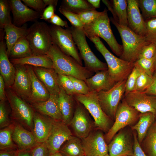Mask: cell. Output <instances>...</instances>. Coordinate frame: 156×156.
Listing matches in <instances>:
<instances>
[{
    "instance_id": "cell-1",
    "label": "cell",
    "mask_w": 156,
    "mask_h": 156,
    "mask_svg": "<svg viewBox=\"0 0 156 156\" xmlns=\"http://www.w3.org/2000/svg\"><path fill=\"white\" fill-rule=\"evenodd\" d=\"M46 55L52 61L53 68L58 74L72 76L83 81L94 75V73L80 64L73 57L64 54L54 44Z\"/></svg>"
},
{
    "instance_id": "cell-2",
    "label": "cell",
    "mask_w": 156,
    "mask_h": 156,
    "mask_svg": "<svg viewBox=\"0 0 156 156\" xmlns=\"http://www.w3.org/2000/svg\"><path fill=\"white\" fill-rule=\"evenodd\" d=\"M110 19L117 28L122 40L123 51L120 58L134 63L144 47L150 43L146 41L145 36L136 34L127 26L119 24L113 17Z\"/></svg>"
},
{
    "instance_id": "cell-3",
    "label": "cell",
    "mask_w": 156,
    "mask_h": 156,
    "mask_svg": "<svg viewBox=\"0 0 156 156\" xmlns=\"http://www.w3.org/2000/svg\"><path fill=\"white\" fill-rule=\"evenodd\" d=\"M108 10L105 8L102 14L91 23L84 26L83 30L86 36H96L103 39L112 51L120 57L123 51L122 45L117 42L112 30Z\"/></svg>"
},
{
    "instance_id": "cell-4",
    "label": "cell",
    "mask_w": 156,
    "mask_h": 156,
    "mask_svg": "<svg viewBox=\"0 0 156 156\" xmlns=\"http://www.w3.org/2000/svg\"><path fill=\"white\" fill-rule=\"evenodd\" d=\"M94 44L97 50L105 58L109 73L117 83L127 79L134 67V63L129 62L119 58L111 53L96 36L88 37Z\"/></svg>"
},
{
    "instance_id": "cell-5",
    "label": "cell",
    "mask_w": 156,
    "mask_h": 156,
    "mask_svg": "<svg viewBox=\"0 0 156 156\" xmlns=\"http://www.w3.org/2000/svg\"><path fill=\"white\" fill-rule=\"evenodd\" d=\"M33 55H46L53 44L49 26L36 21L28 28L26 36Z\"/></svg>"
},
{
    "instance_id": "cell-6",
    "label": "cell",
    "mask_w": 156,
    "mask_h": 156,
    "mask_svg": "<svg viewBox=\"0 0 156 156\" xmlns=\"http://www.w3.org/2000/svg\"><path fill=\"white\" fill-rule=\"evenodd\" d=\"M70 28L74 40L79 51L81 57L84 61L85 67L94 73L108 70L107 64L100 60L91 50L83 29L73 26Z\"/></svg>"
},
{
    "instance_id": "cell-7",
    "label": "cell",
    "mask_w": 156,
    "mask_h": 156,
    "mask_svg": "<svg viewBox=\"0 0 156 156\" xmlns=\"http://www.w3.org/2000/svg\"><path fill=\"white\" fill-rule=\"evenodd\" d=\"M75 100L82 104L91 114L94 125L99 129L108 132L110 128L111 119L103 112L99 104L97 92L91 91L86 94H75Z\"/></svg>"
},
{
    "instance_id": "cell-8",
    "label": "cell",
    "mask_w": 156,
    "mask_h": 156,
    "mask_svg": "<svg viewBox=\"0 0 156 156\" xmlns=\"http://www.w3.org/2000/svg\"><path fill=\"white\" fill-rule=\"evenodd\" d=\"M49 27L52 44L56 45L64 54L73 57L83 66L82 59L70 27L64 29L52 24Z\"/></svg>"
},
{
    "instance_id": "cell-9",
    "label": "cell",
    "mask_w": 156,
    "mask_h": 156,
    "mask_svg": "<svg viewBox=\"0 0 156 156\" xmlns=\"http://www.w3.org/2000/svg\"><path fill=\"white\" fill-rule=\"evenodd\" d=\"M5 92L13 118L30 129L32 132L35 113L33 108L18 96L10 88H7Z\"/></svg>"
},
{
    "instance_id": "cell-10",
    "label": "cell",
    "mask_w": 156,
    "mask_h": 156,
    "mask_svg": "<svg viewBox=\"0 0 156 156\" xmlns=\"http://www.w3.org/2000/svg\"><path fill=\"white\" fill-rule=\"evenodd\" d=\"M126 80L118 82L111 89L97 93L100 105L110 119H115L116 109L125 90Z\"/></svg>"
},
{
    "instance_id": "cell-11",
    "label": "cell",
    "mask_w": 156,
    "mask_h": 156,
    "mask_svg": "<svg viewBox=\"0 0 156 156\" xmlns=\"http://www.w3.org/2000/svg\"><path fill=\"white\" fill-rule=\"evenodd\" d=\"M139 112L129 106L124 98L116 109L115 122L105 135L107 141H111L120 130L135 122L139 117Z\"/></svg>"
},
{
    "instance_id": "cell-12",
    "label": "cell",
    "mask_w": 156,
    "mask_h": 156,
    "mask_svg": "<svg viewBox=\"0 0 156 156\" xmlns=\"http://www.w3.org/2000/svg\"><path fill=\"white\" fill-rule=\"evenodd\" d=\"M127 103L141 113L150 112L156 116V96L144 92L132 91L124 94Z\"/></svg>"
},
{
    "instance_id": "cell-13",
    "label": "cell",
    "mask_w": 156,
    "mask_h": 156,
    "mask_svg": "<svg viewBox=\"0 0 156 156\" xmlns=\"http://www.w3.org/2000/svg\"><path fill=\"white\" fill-rule=\"evenodd\" d=\"M72 136L67 124L63 121L55 120L51 133L45 142L50 154L58 152L63 144Z\"/></svg>"
},
{
    "instance_id": "cell-14",
    "label": "cell",
    "mask_w": 156,
    "mask_h": 156,
    "mask_svg": "<svg viewBox=\"0 0 156 156\" xmlns=\"http://www.w3.org/2000/svg\"><path fill=\"white\" fill-rule=\"evenodd\" d=\"M81 141L86 156H103L108 154V146L101 131L91 132Z\"/></svg>"
},
{
    "instance_id": "cell-15",
    "label": "cell",
    "mask_w": 156,
    "mask_h": 156,
    "mask_svg": "<svg viewBox=\"0 0 156 156\" xmlns=\"http://www.w3.org/2000/svg\"><path fill=\"white\" fill-rule=\"evenodd\" d=\"M14 65L15 76L10 88L18 96L28 102L31 94V83L25 65Z\"/></svg>"
},
{
    "instance_id": "cell-16",
    "label": "cell",
    "mask_w": 156,
    "mask_h": 156,
    "mask_svg": "<svg viewBox=\"0 0 156 156\" xmlns=\"http://www.w3.org/2000/svg\"><path fill=\"white\" fill-rule=\"evenodd\" d=\"M13 19V24L20 27L28 22L36 21L40 16V14L29 8L21 0H9Z\"/></svg>"
},
{
    "instance_id": "cell-17",
    "label": "cell",
    "mask_w": 156,
    "mask_h": 156,
    "mask_svg": "<svg viewBox=\"0 0 156 156\" xmlns=\"http://www.w3.org/2000/svg\"><path fill=\"white\" fill-rule=\"evenodd\" d=\"M77 101L73 116L69 124L77 137L82 139L91 132L92 125L85 109Z\"/></svg>"
},
{
    "instance_id": "cell-18",
    "label": "cell",
    "mask_w": 156,
    "mask_h": 156,
    "mask_svg": "<svg viewBox=\"0 0 156 156\" xmlns=\"http://www.w3.org/2000/svg\"><path fill=\"white\" fill-rule=\"evenodd\" d=\"M128 27L136 34L145 36L146 31L145 21L141 13L138 0H127Z\"/></svg>"
},
{
    "instance_id": "cell-19",
    "label": "cell",
    "mask_w": 156,
    "mask_h": 156,
    "mask_svg": "<svg viewBox=\"0 0 156 156\" xmlns=\"http://www.w3.org/2000/svg\"><path fill=\"white\" fill-rule=\"evenodd\" d=\"M55 120L38 112H35L32 132L39 143L45 142L49 137Z\"/></svg>"
},
{
    "instance_id": "cell-20",
    "label": "cell",
    "mask_w": 156,
    "mask_h": 156,
    "mask_svg": "<svg viewBox=\"0 0 156 156\" xmlns=\"http://www.w3.org/2000/svg\"><path fill=\"white\" fill-rule=\"evenodd\" d=\"M12 137L18 150H31L40 143L36 140L32 132L18 123L12 124Z\"/></svg>"
},
{
    "instance_id": "cell-21",
    "label": "cell",
    "mask_w": 156,
    "mask_h": 156,
    "mask_svg": "<svg viewBox=\"0 0 156 156\" xmlns=\"http://www.w3.org/2000/svg\"><path fill=\"white\" fill-rule=\"evenodd\" d=\"M113 138L108 145L110 156H129L132 155L133 146L127 133L120 132Z\"/></svg>"
},
{
    "instance_id": "cell-22",
    "label": "cell",
    "mask_w": 156,
    "mask_h": 156,
    "mask_svg": "<svg viewBox=\"0 0 156 156\" xmlns=\"http://www.w3.org/2000/svg\"><path fill=\"white\" fill-rule=\"evenodd\" d=\"M95 73L84 81L91 91L98 93L107 91L116 83L110 76L108 70L99 71Z\"/></svg>"
},
{
    "instance_id": "cell-23",
    "label": "cell",
    "mask_w": 156,
    "mask_h": 156,
    "mask_svg": "<svg viewBox=\"0 0 156 156\" xmlns=\"http://www.w3.org/2000/svg\"><path fill=\"white\" fill-rule=\"evenodd\" d=\"M31 83V94L28 102L30 104L47 100L50 94L36 75L31 66L25 65Z\"/></svg>"
},
{
    "instance_id": "cell-24",
    "label": "cell",
    "mask_w": 156,
    "mask_h": 156,
    "mask_svg": "<svg viewBox=\"0 0 156 156\" xmlns=\"http://www.w3.org/2000/svg\"><path fill=\"white\" fill-rule=\"evenodd\" d=\"M58 94H50L47 101L31 104V107L36 111L55 120L63 121L62 115L58 103Z\"/></svg>"
},
{
    "instance_id": "cell-25",
    "label": "cell",
    "mask_w": 156,
    "mask_h": 156,
    "mask_svg": "<svg viewBox=\"0 0 156 156\" xmlns=\"http://www.w3.org/2000/svg\"><path fill=\"white\" fill-rule=\"evenodd\" d=\"M6 44L3 40L0 42V72L7 88L13 85L15 76L16 69L14 65L8 58Z\"/></svg>"
},
{
    "instance_id": "cell-26",
    "label": "cell",
    "mask_w": 156,
    "mask_h": 156,
    "mask_svg": "<svg viewBox=\"0 0 156 156\" xmlns=\"http://www.w3.org/2000/svg\"><path fill=\"white\" fill-rule=\"evenodd\" d=\"M33 68L36 75L50 94H58L60 87L58 81V74L55 70L53 68L36 67Z\"/></svg>"
},
{
    "instance_id": "cell-27",
    "label": "cell",
    "mask_w": 156,
    "mask_h": 156,
    "mask_svg": "<svg viewBox=\"0 0 156 156\" xmlns=\"http://www.w3.org/2000/svg\"><path fill=\"white\" fill-rule=\"evenodd\" d=\"M113 16V18L119 24L128 27L127 0H103Z\"/></svg>"
},
{
    "instance_id": "cell-28",
    "label": "cell",
    "mask_w": 156,
    "mask_h": 156,
    "mask_svg": "<svg viewBox=\"0 0 156 156\" xmlns=\"http://www.w3.org/2000/svg\"><path fill=\"white\" fill-rule=\"evenodd\" d=\"M58 95V103L63 117V122L67 125H69L73 116L75 109V99L73 95L67 94L60 87Z\"/></svg>"
},
{
    "instance_id": "cell-29",
    "label": "cell",
    "mask_w": 156,
    "mask_h": 156,
    "mask_svg": "<svg viewBox=\"0 0 156 156\" xmlns=\"http://www.w3.org/2000/svg\"><path fill=\"white\" fill-rule=\"evenodd\" d=\"M28 29L26 24L20 27L11 23L5 25L4 27L5 36L7 51L9 56L10 51L13 45L20 38L26 36Z\"/></svg>"
},
{
    "instance_id": "cell-30",
    "label": "cell",
    "mask_w": 156,
    "mask_h": 156,
    "mask_svg": "<svg viewBox=\"0 0 156 156\" xmlns=\"http://www.w3.org/2000/svg\"><path fill=\"white\" fill-rule=\"evenodd\" d=\"M10 61L14 65H28L49 68H53L52 61L46 55H32L25 58L10 59Z\"/></svg>"
},
{
    "instance_id": "cell-31",
    "label": "cell",
    "mask_w": 156,
    "mask_h": 156,
    "mask_svg": "<svg viewBox=\"0 0 156 156\" xmlns=\"http://www.w3.org/2000/svg\"><path fill=\"white\" fill-rule=\"evenodd\" d=\"M155 116L154 114L150 112L141 113L139 116L138 122L131 127L132 129L135 130L137 132V138L140 143L142 141L149 129L154 123Z\"/></svg>"
},
{
    "instance_id": "cell-32",
    "label": "cell",
    "mask_w": 156,
    "mask_h": 156,
    "mask_svg": "<svg viewBox=\"0 0 156 156\" xmlns=\"http://www.w3.org/2000/svg\"><path fill=\"white\" fill-rule=\"evenodd\" d=\"M58 152L64 156H80L85 155L81 140L73 136L63 144Z\"/></svg>"
},
{
    "instance_id": "cell-33",
    "label": "cell",
    "mask_w": 156,
    "mask_h": 156,
    "mask_svg": "<svg viewBox=\"0 0 156 156\" xmlns=\"http://www.w3.org/2000/svg\"><path fill=\"white\" fill-rule=\"evenodd\" d=\"M33 55L26 36L19 39L12 47L8 56L11 59L25 58Z\"/></svg>"
},
{
    "instance_id": "cell-34",
    "label": "cell",
    "mask_w": 156,
    "mask_h": 156,
    "mask_svg": "<svg viewBox=\"0 0 156 156\" xmlns=\"http://www.w3.org/2000/svg\"><path fill=\"white\" fill-rule=\"evenodd\" d=\"M60 7L78 14L86 11L96 10L86 0H63Z\"/></svg>"
},
{
    "instance_id": "cell-35",
    "label": "cell",
    "mask_w": 156,
    "mask_h": 156,
    "mask_svg": "<svg viewBox=\"0 0 156 156\" xmlns=\"http://www.w3.org/2000/svg\"><path fill=\"white\" fill-rule=\"evenodd\" d=\"M12 125L1 129L0 131V150L18 149L13 142L12 137Z\"/></svg>"
},
{
    "instance_id": "cell-36",
    "label": "cell",
    "mask_w": 156,
    "mask_h": 156,
    "mask_svg": "<svg viewBox=\"0 0 156 156\" xmlns=\"http://www.w3.org/2000/svg\"><path fill=\"white\" fill-rule=\"evenodd\" d=\"M144 140V145L148 156H156V121L149 129Z\"/></svg>"
},
{
    "instance_id": "cell-37",
    "label": "cell",
    "mask_w": 156,
    "mask_h": 156,
    "mask_svg": "<svg viewBox=\"0 0 156 156\" xmlns=\"http://www.w3.org/2000/svg\"><path fill=\"white\" fill-rule=\"evenodd\" d=\"M138 2L145 20L156 18V0H138Z\"/></svg>"
},
{
    "instance_id": "cell-38",
    "label": "cell",
    "mask_w": 156,
    "mask_h": 156,
    "mask_svg": "<svg viewBox=\"0 0 156 156\" xmlns=\"http://www.w3.org/2000/svg\"><path fill=\"white\" fill-rule=\"evenodd\" d=\"M11 7L9 0H0V27L4 29V26L12 23L10 16Z\"/></svg>"
},
{
    "instance_id": "cell-39",
    "label": "cell",
    "mask_w": 156,
    "mask_h": 156,
    "mask_svg": "<svg viewBox=\"0 0 156 156\" xmlns=\"http://www.w3.org/2000/svg\"><path fill=\"white\" fill-rule=\"evenodd\" d=\"M141 73L137 80L133 91L144 92L150 86L153 82V77L148 75L141 69Z\"/></svg>"
},
{
    "instance_id": "cell-40",
    "label": "cell",
    "mask_w": 156,
    "mask_h": 156,
    "mask_svg": "<svg viewBox=\"0 0 156 156\" xmlns=\"http://www.w3.org/2000/svg\"><path fill=\"white\" fill-rule=\"evenodd\" d=\"M134 64V67L126 81L125 93L133 91L137 80L141 73V68L136 64Z\"/></svg>"
},
{
    "instance_id": "cell-41",
    "label": "cell",
    "mask_w": 156,
    "mask_h": 156,
    "mask_svg": "<svg viewBox=\"0 0 156 156\" xmlns=\"http://www.w3.org/2000/svg\"><path fill=\"white\" fill-rule=\"evenodd\" d=\"M155 56L151 59L144 58L138 59L134 63L149 76L153 77L155 71L154 63Z\"/></svg>"
},
{
    "instance_id": "cell-42",
    "label": "cell",
    "mask_w": 156,
    "mask_h": 156,
    "mask_svg": "<svg viewBox=\"0 0 156 156\" xmlns=\"http://www.w3.org/2000/svg\"><path fill=\"white\" fill-rule=\"evenodd\" d=\"M146 31L145 37L146 41L156 45V18H152L145 20Z\"/></svg>"
},
{
    "instance_id": "cell-43",
    "label": "cell",
    "mask_w": 156,
    "mask_h": 156,
    "mask_svg": "<svg viewBox=\"0 0 156 156\" xmlns=\"http://www.w3.org/2000/svg\"><path fill=\"white\" fill-rule=\"evenodd\" d=\"M58 81L60 87L68 94H76L73 83L68 76L58 74Z\"/></svg>"
},
{
    "instance_id": "cell-44",
    "label": "cell",
    "mask_w": 156,
    "mask_h": 156,
    "mask_svg": "<svg viewBox=\"0 0 156 156\" xmlns=\"http://www.w3.org/2000/svg\"><path fill=\"white\" fill-rule=\"evenodd\" d=\"M58 10L68 20L72 26L83 29L84 25L80 20L79 14L66 10L61 7Z\"/></svg>"
},
{
    "instance_id": "cell-45",
    "label": "cell",
    "mask_w": 156,
    "mask_h": 156,
    "mask_svg": "<svg viewBox=\"0 0 156 156\" xmlns=\"http://www.w3.org/2000/svg\"><path fill=\"white\" fill-rule=\"evenodd\" d=\"M103 13L96 10L86 11L79 14L81 21L84 26L88 25L95 20Z\"/></svg>"
},
{
    "instance_id": "cell-46",
    "label": "cell",
    "mask_w": 156,
    "mask_h": 156,
    "mask_svg": "<svg viewBox=\"0 0 156 156\" xmlns=\"http://www.w3.org/2000/svg\"><path fill=\"white\" fill-rule=\"evenodd\" d=\"M68 76L73 83L76 94L86 95L91 92L84 81Z\"/></svg>"
},
{
    "instance_id": "cell-47",
    "label": "cell",
    "mask_w": 156,
    "mask_h": 156,
    "mask_svg": "<svg viewBox=\"0 0 156 156\" xmlns=\"http://www.w3.org/2000/svg\"><path fill=\"white\" fill-rule=\"evenodd\" d=\"M5 101H0V127L3 128L11 125L10 119L9 117Z\"/></svg>"
},
{
    "instance_id": "cell-48",
    "label": "cell",
    "mask_w": 156,
    "mask_h": 156,
    "mask_svg": "<svg viewBox=\"0 0 156 156\" xmlns=\"http://www.w3.org/2000/svg\"><path fill=\"white\" fill-rule=\"evenodd\" d=\"M156 53V45L149 43L145 46L142 50L138 59H151L154 57Z\"/></svg>"
},
{
    "instance_id": "cell-49",
    "label": "cell",
    "mask_w": 156,
    "mask_h": 156,
    "mask_svg": "<svg viewBox=\"0 0 156 156\" xmlns=\"http://www.w3.org/2000/svg\"><path fill=\"white\" fill-rule=\"evenodd\" d=\"M22 1L26 5L33 8L41 15L45 8L43 0H22Z\"/></svg>"
},
{
    "instance_id": "cell-50",
    "label": "cell",
    "mask_w": 156,
    "mask_h": 156,
    "mask_svg": "<svg viewBox=\"0 0 156 156\" xmlns=\"http://www.w3.org/2000/svg\"><path fill=\"white\" fill-rule=\"evenodd\" d=\"M32 156H49L50 153L46 142L41 143L31 149Z\"/></svg>"
},
{
    "instance_id": "cell-51",
    "label": "cell",
    "mask_w": 156,
    "mask_h": 156,
    "mask_svg": "<svg viewBox=\"0 0 156 156\" xmlns=\"http://www.w3.org/2000/svg\"><path fill=\"white\" fill-rule=\"evenodd\" d=\"M133 152L132 155L129 156H147L140 146L137 135L135 133H133Z\"/></svg>"
},
{
    "instance_id": "cell-52",
    "label": "cell",
    "mask_w": 156,
    "mask_h": 156,
    "mask_svg": "<svg viewBox=\"0 0 156 156\" xmlns=\"http://www.w3.org/2000/svg\"><path fill=\"white\" fill-rule=\"evenodd\" d=\"M55 8L53 5L48 6L45 8L40 15V19L48 21L55 14L54 12Z\"/></svg>"
},
{
    "instance_id": "cell-53",
    "label": "cell",
    "mask_w": 156,
    "mask_h": 156,
    "mask_svg": "<svg viewBox=\"0 0 156 156\" xmlns=\"http://www.w3.org/2000/svg\"><path fill=\"white\" fill-rule=\"evenodd\" d=\"M52 25L61 27H69L66 21L63 20L59 16L55 14L48 21Z\"/></svg>"
},
{
    "instance_id": "cell-54",
    "label": "cell",
    "mask_w": 156,
    "mask_h": 156,
    "mask_svg": "<svg viewBox=\"0 0 156 156\" xmlns=\"http://www.w3.org/2000/svg\"><path fill=\"white\" fill-rule=\"evenodd\" d=\"M153 81L150 86L144 92L148 94L156 96V71L153 77Z\"/></svg>"
},
{
    "instance_id": "cell-55",
    "label": "cell",
    "mask_w": 156,
    "mask_h": 156,
    "mask_svg": "<svg viewBox=\"0 0 156 156\" xmlns=\"http://www.w3.org/2000/svg\"><path fill=\"white\" fill-rule=\"evenodd\" d=\"M5 83L2 76L0 75V100L5 101L7 98L5 90Z\"/></svg>"
},
{
    "instance_id": "cell-56",
    "label": "cell",
    "mask_w": 156,
    "mask_h": 156,
    "mask_svg": "<svg viewBox=\"0 0 156 156\" xmlns=\"http://www.w3.org/2000/svg\"><path fill=\"white\" fill-rule=\"evenodd\" d=\"M18 151V149L0 150V156H17Z\"/></svg>"
},
{
    "instance_id": "cell-57",
    "label": "cell",
    "mask_w": 156,
    "mask_h": 156,
    "mask_svg": "<svg viewBox=\"0 0 156 156\" xmlns=\"http://www.w3.org/2000/svg\"><path fill=\"white\" fill-rule=\"evenodd\" d=\"M17 156H32L31 149L24 150H19Z\"/></svg>"
},
{
    "instance_id": "cell-58",
    "label": "cell",
    "mask_w": 156,
    "mask_h": 156,
    "mask_svg": "<svg viewBox=\"0 0 156 156\" xmlns=\"http://www.w3.org/2000/svg\"><path fill=\"white\" fill-rule=\"evenodd\" d=\"M87 1L95 9L99 8L100 7V0H87Z\"/></svg>"
},
{
    "instance_id": "cell-59",
    "label": "cell",
    "mask_w": 156,
    "mask_h": 156,
    "mask_svg": "<svg viewBox=\"0 0 156 156\" xmlns=\"http://www.w3.org/2000/svg\"><path fill=\"white\" fill-rule=\"evenodd\" d=\"M45 8L47 5H53L56 8L57 5L58 1L57 0H43Z\"/></svg>"
},
{
    "instance_id": "cell-60",
    "label": "cell",
    "mask_w": 156,
    "mask_h": 156,
    "mask_svg": "<svg viewBox=\"0 0 156 156\" xmlns=\"http://www.w3.org/2000/svg\"><path fill=\"white\" fill-rule=\"evenodd\" d=\"M49 156H64L62 153L58 152L55 153L50 154Z\"/></svg>"
},
{
    "instance_id": "cell-61",
    "label": "cell",
    "mask_w": 156,
    "mask_h": 156,
    "mask_svg": "<svg viewBox=\"0 0 156 156\" xmlns=\"http://www.w3.org/2000/svg\"><path fill=\"white\" fill-rule=\"evenodd\" d=\"M155 63H154V68H155V71H156V53L155 54Z\"/></svg>"
},
{
    "instance_id": "cell-62",
    "label": "cell",
    "mask_w": 156,
    "mask_h": 156,
    "mask_svg": "<svg viewBox=\"0 0 156 156\" xmlns=\"http://www.w3.org/2000/svg\"><path fill=\"white\" fill-rule=\"evenodd\" d=\"M110 156L109 155V154H107L106 155H105L104 156Z\"/></svg>"
},
{
    "instance_id": "cell-63",
    "label": "cell",
    "mask_w": 156,
    "mask_h": 156,
    "mask_svg": "<svg viewBox=\"0 0 156 156\" xmlns=\"http://www.w3.org/2000/svg\"><path fill=\"white\" fill-rule=\"evenodd\" d=\"M80 156H86L85 155H83Z\"/></svg>"
},
{
    "instance_id": "cell-64",
    "label": "cell",
    "mask_w": 156,
    "mask_h": 156,
    "mask_svg": "<svg viewBox=\"0 0 156 156\" xmlns=\"http://www.w3.org/2000/svg\"></svg>"
}]
</instances>
